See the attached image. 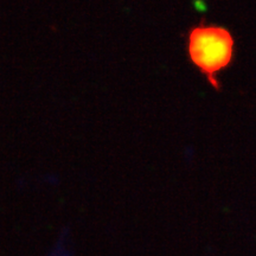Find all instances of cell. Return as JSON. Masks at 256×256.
Masks as SVG:
<instances>
[{"mask_svg": "<svg viewBox=\"0 0 256 256\" xmlns=\"http://www.w3.org/2000/svg\"><path fill=\"white\" fill-rule=\"evenodd\" d=\"M188 52L191 62L217 87L216 74L226 68L232 60L234 38L224 28L200 25L188 34Z\"/></svg>", "mask_w": 256, "mask_h": 256, "instance_id": "6da1fadb", "label": "cell"}]
</instances>
